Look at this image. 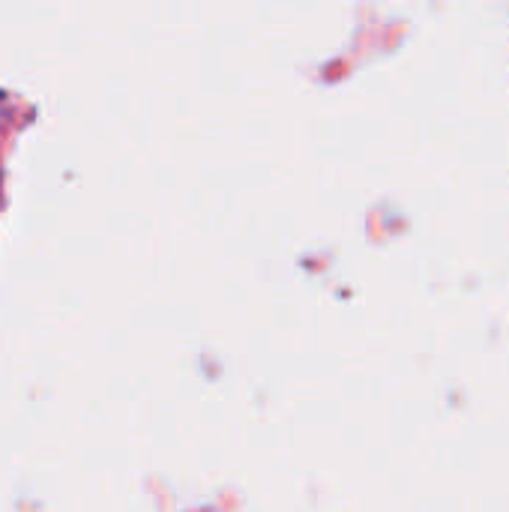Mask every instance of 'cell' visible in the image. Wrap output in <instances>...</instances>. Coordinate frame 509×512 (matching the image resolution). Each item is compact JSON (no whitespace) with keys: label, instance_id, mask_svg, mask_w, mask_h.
<instances>
[]
</instances>
